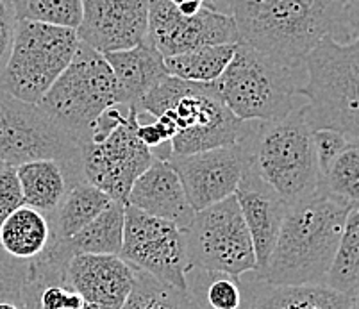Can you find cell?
<instances>
[{"mask_svg": "<svg viewBox=\"0 0 359 309\" xmlns=\"http://www.w3.org/2000/svg\"><path fill=\"white\" fill-rule=\"evenodd\" d=\"M344 2V25L347 40H359V0H341Z\"/></svg>", "mask_w": 359, "mask_h": 309, "instance_id": "cell-35", "label": "cell"}, {"mask_svg": "<svg viewBox=\"0 0 359 309\" xmlns=\"http://www.w3.org/2000/svg\"><path fill=\"white\" fill-rule=\"evenodd\" d=\"M191 309H197V308H194V305H191Z\"/></svg>", "mask_w": 359, "mask_h": 309, "instance_id": "cell-41", "label": "cell"}, {"mask_svg": "<svg viewBox=\"0 0 359 309\" xmlns=\"http://www.w3.org/2000/svg\"><path fill=\"white\" fill-rule=\"evenodd\" d=\"M18 20L43 22L77 29L81 24V0H11Z\"/></svg>", "mask_w": 359, "mask_h": 309, "instance_id": "cell-30", "label": "cell"}, {"mask_svg": "<svg viewBox=\"0 0 359 309\" xmlns=\"http://www.w3.org/2000/svg\"><path fill=\"white\" fill-rule=\"evenodd\" d=\"M67 281L99 309H120L129 297L135 268L113 254H79L68 261Z\"/></svg>", "mask_w": 359, "mask_h": 309, "instance_id": "cell-16", "label": "cell"}, {"mask_svg": "<svg viewBox=\"0 0 359 309\" xmlns=\"http://www.w3.org/2000/svg\"><path fill=\"white\" fill-rule=\"evenodd\" d=\"M304 68H293L238 41L233 60L211 83L215 95L241 120L273 122L302 106Z\"/></svg>", "mask_w": 359, "mask_h": 309, "instance_id": "cell-4", "label": "cell"}, {"mask_svg": "<svg viewBox=\"0 0 359 309\" xmlns=\"http://www.w3.org/2000/svg\"><path fill=\"white\" fill-rule=\"evenodd\" d=\"M135 270L186 291L184 229L126 204L123 243L118 254Z\"/></svg>", "mask_w": 359, "mask_h": 309, "instance_id": "cell-12", "label": "cell"}, {"mask_svg": "<svg viewBox=\"0 0 359 309\" xmlns=\"http://www.w3.org/2000/svg\"><path fill=\"white\" fill-rule=\"evenodd\" d=\"M188 270L247 275L257 272L256 252L234 195L197 211L184 227Z\"/></svg>", "mask_w": 359, "mask_h": 309, "instance_id": "cell-9", "label": "cell"}, {"mask_svg": "<svg viewBox=\"0 0 359 309\" xmlns=\"http://www.w3.org/2000/svg\"><path fill=\"white\" fill-rule=\"evenodd\" d=\"M351 207L316 193L288 206L263 274L270 286L324 284Z\"/></svg>", "mask_w": 359, "mask_h": 309, "instance_id": "cell-3", "label": "cell"}, {"mask_svg": "<svg viewBox=\"0 0 359 309\" xmlns=\"http://www.w3.org/2000/svg\"><path fill=\"white\" fill-rule=\"evenodd\" d=\"M38 106L79 143L106 109L129 106L104 54L81 41L74 60Z\"/></svg>", "mask_w": 359, "mask_h": 309, "instance_id": "cell-7", "label": "cell"}, {"mask_svg": "<svg viewBox=\"0 0 359 309\" xmlns=\"http://www.w3.org/2000/svg\"><path fill=\"white\" fill-rule=\"evenodd\" d=\"M0 309H24V305H22L20 302L0 301Z\"/></svg>", "mask_w": 359, "mask_h": 309, "instance_id": "cell-37", "label": "cell"}, {"mask_svg": "<svg viewBox=\"0 0 359 309\" xmlns=\"http://www.w3.org/2000/svg\"><path fill=\"white\" fill-rule=\"evenodd\" d=\"M138 125L140 109L130 104L123 122L102 142L81 145L84 179L111 200L127 202L135 181L156 159L152 151L140 142Z\"/></svg>", "mask_w": 359, "mask_h": 309, "instance_id": "cell-11", "label": "cell"}, {"mask_svg": "<svg viewBox=\"0 0 359 309\" xmlns=\"http://www.w3.org/2000/svg\"><path fill=\"white\" fill-rule=\"evenodd\" d=\"M149 38L165 57L204 45L238 43L236 22L227 13L202 8L182 15L168 0H149Z\"/></svg>", "mask_w": 359, "mask_h": 309, "instance_id": "cell-14", "label": "cell"}, {"mask_svg": "<svg viewBox=\"0 0 359 309\" xmlns=\"http://www.w3.org/2000/svg\"><path fill=\"white\" fill-rule=\"evenodd\" d=\"M234 197H236L245 226L249 229L250 240H252L257 261L256 274L261 275L266 268L288 206L250 168L241 177Z\"/></svg>", "mask_w": 359, "mask_h": 309, "instance_id": "cell-17", "label": "cell"}, {"mask_svg": "<svg viewBox=\"0 0 359 309\" xmlns=\"http://www.w3.org/2000/svg\"><path fill=\"white\" fill-rule=\"evenodd\" d=\"M238 43L204 45L177 56L165 57L166 70L172 77L190 83H213L224 74L233 60Z\"/></svg>", "mask_w": 359, "mask_h": 309, "instance_id": "cell-26", "label": "cell"}, {"mask_svg": "<svg viewBox=\"0 0 359 309\" xmlns=\"http://www.w3.org/2000/svg\"><path fill=\"white\" fill-rule=\"evenodd\" d=\"M109 202L111 198L88 181L72 186L50 218L54 240H68L79 233L91 220H95Z\"/></svg>", "mask_w": 359, "mask_h": 309, "instance_id": "cell-25", "label": "cell"}, {"mask_svg": "<svg viewBox=\"0 0 359 309\" xmlns=\"http://www.w3.org/2000/svg\"><path fill=\"white\" fill-rule=\"evenodd\" d=\"M16 27H18V16H16L11 0H0V74L4 70L13 50Z\"/></svg>", "mask_w": 359, "mask_h": 309, "instance_id": "cell-34", "label": "cell"}, {"mask_svg": "<svg viewBox=\"0 0 359 309\" xmlns=\"http://www.w3.org/2000/svg\"><path fill=\"white\" fill-rule=\"evenodd\" d=\"M247 139L231 147L188 156H170L168 161L177 172L195 213L234 195L241 177L250 168Z\"/></svg>", "mask_w": 359, "mask_h": 309, "instance_id": "cell-13", "label": "cell"}, {"mask_svg": "<svg viewBox=\"0 0 359 309\" xmlns=\"http://www.w3.org/2000/svg\"><path fill=\"white\" fill-rule=\"evenodd\" d=\"M299 88L304 118L311 129H332L359 138V40L327 38L304 61Z\"/></svg>", "mask_w": 359, "mask_h": 309, "instance_id": "cell-6", "label": "cell"}, {"mask_svg": "<svg viewBox=\"0 0 359 309\" xmlns=\"http://www.w3.org/2000/svg\"><path fill=\"white\" fill-rule=\"evenodd\" d=\"M40 159H55L84 179L79 143L38 104L0 90V163L20 167Z\"/></svg>", "mask_w": 359, "mask_h": 309, "instance_id": "cell-10", "label": "cell"}, {"mask_svg": "<svg viewBox=\"0 0 359 309\" xmlns=\"http://www.w3.org/2000/svg\"><path fill=\"white\" fill-rule=\"evenodd\" d=\"M238 41L293 68L327 38L348 41L341 0H229Z\"/></svg>", "mask_w": 359, "mask_h": 309, "instance_id": "cell-1", "label": "cell"}, {"mask_svg": "<svg viewBox=\"0 0 359 309\" xmlns=\"http://www.w3.org/2000/svg\"><path fill=\"white\" fill-rule=\"evenodd\" d=\"M29 261L11 258L0 247V301L20 302L29 277Z\"/></svg>", "mask_w": 359, "mask_h": 309, "instance_id": "cell-31", "label": "cell"}, {"mask_svg": "<svg viewBox=\"0 0 359 309\" xmlns=\"http://www.w3.org/2000/svg\"><path fill=\"white\" fill-rule=\"evenodd\" d=\"M140 115L163 120L174 131L170 156L231 147L250 138L257 120H241L215 95L211 83L166 77L136 104Z\"/></svg>", "mask_w": 359, "mask_h": 309, "instance_id": "cell-2", "label": "cell"}, {"mask_svg": "<svg viewBox=\"0 0 359 309\" xmlns=\"http://www.w3.org/2000/svg\"><path fill=\"white\" fill-rule=\"evenodd\" d=\"M240 277L190 268L186 272V295L197 309H249L250 286Z\"/></svg>", "mask_w": 359, "mask_h": 309, "instance_id": "cell-23", "label": "cell"}, {"mask_svg": "<svg viewBox=\"0 0 359 309\" xmlns=\"http://www.w3.org/2000/svg\"><path fill=\"white\" fill-rule=\"evenodd\" d=\"M250 170L269 184L286 206L299 204L318 193L320 170L316 163L313 129L302 106L273 122H257L247 139Z\"/></svg>", "mask_w": 359, "mask_h": 309, "instance_id": "cell-5", "label": "cell"}, {"mask_svg": "<svg viewBox=\"0 0 359 309\" xmlns=\"http://www.w3.org/2000/svg\"><path fill=\"white\" fill-rule=\"evenodd\" d=\"M126 204L175 224L181 229L188 227L195 217L181 179L168 159H154V163L135 181Z\"/></svg>", "mask_w": 359, "mask_h": 309, "instance_id": "cell-18", "label": "cell"}, {"mask_svg": "<svg viewBox=\"0 0 359 309\" xmlns=\"http://www.w3.org/2000/svg\"><path fill=\"white\" fill-rule=\"evenodd\" d=\"M16 172L24 191L25 206L38 210L48 218L54 217L68 190L84 181L55 159L24 163L16 167Z\"/></svg>", "mask_w": 359, "mask_h": 309, "instance_id": "cell-20", "label": "cell"}, {"mask_svg": "<svg viewBox=\"0 0 359 309\" xmlns=\"http://www.w3.org/2000/svg\"><path fill=\"white\" fill-rule=\"evenodd\" d=\"M24 204V191L16 167L0 163V226Z\"/></svg>", "mask_w": 359, "mask_h": 309, "instance_id": "cell-32", "label": "cell"}, {"mask_svg": "<svg viewBox=\"0 0 359 309\" xmlns=\"http://www.w3.org/2000/svg\"><path fill=\"white\" fill-rule=\"evenodd\" d=\"M168 2L170 4H174L175 8L181 4H184V2H197V4L205 6V8H211V9H217V6H218V0H168Z\"/></svg>", "mask_w": 359, "mask_h": 309, "instance_id": "cell-36", "label": "cell"}, {"mask_svg": "<svg viewBox=\"0 0 359 309\" xmlns=\"http://www.w3.org/2000/svg\"><path fill=\"white\" fill-rule=\"evenodd\" d=\"M77 34L100 54L135 47L149 38V0H81Z\"/></svg>", "mask_w": 359, "mask_h": 309, "instance_id": "cell-15", "label": "cell"}, {"mask_svg": "<svg viewBox=\"0 0 359 309\" xmlns=\"http://www.w3.org/2000/svg\"><path fill=\"white\" fill-rule=\"evenodd\" d=\"M79 45L77 29L18 20L13 50L0 74V90L38 104L67 70Z\"/></svg>", "mask_w": 359, "mask_h": 309, "instance_id": "cell-8", "label": "cell"}, {"mask_svg": "<svg viewBox=\"0 0 359 309\" xmlns=\"http://www.w3.org/2000/svg\"><path fill=\"white\" fill-rule=\"evenodd\" d=\"M348 138L332 129H313V145H315L316 163H318L320 175L324 174L338 154L345 149Z\"/></svg>", "mask_w": 359, "mask_h": 309, "instance_id": "cell-33", "label": "cell"}, {"mask_svg": "<svg viewBox=\"0 0 359 309\" xmlns=\"http://www.w3.org/2000/svg\"><path fill=\"white\" fill-rule=\"evenodd\" d=\"M320 193L347 207H359V138L348 139L345 149L320 175Z\"/></svg>", "mask_w": 359, "mask_h": 309, "instance_id": "cell-28", "label": "cell"}, {"mask_svg": "<svg viewBox=\"0 0 359 309\" xmlns=\"http://www.w3.org/2000/svg\"><path fill=\"white\" fill-rule=\"evenodd\" d=\"M122 88L127 104H138L145 93L170 77L165 64V56L156 45L145 38L142 43L123 50L104 54Z\"/></svg>", "mask_w": 359, "mask_h": 309, "instance_id": "cell-19", "label": "cell"}, {"mask_svg": "<svg viewBox=\"0 0 359 309\" xmlns=\"http://www.w3.org/2000/svg\"><path fill=\"white\" fill-rule=\"evenodd\" d=\"M227 2V13H229V0H225Z\"/></svg>", "mask_w": 359, "mask_h": 309, "instance_id": "cell-40", "label": "cell"}, {"mask_svg": "<svg viewBox=\"0 0 359 309\" xmlns=\"http://www.w3.org/2000/svg\"><path fill=\"white\" fill-rule=\"evenodd\" d=\"M348 309H359V294L352 295L351 302H348Z\"/></svg>", "mask_w": 359, "mask_h": 309, "instance_id": "cell-38", "label": "cell"}, {"mask_svg": "<svg viewBox=\"0 0 359 309\" xmlns=\"http://www.w3.org/2000/svg\"><path fill=\"white\" fill-rule=\"evenodd\" d=\"M123 226H126V202L111 200L106 210L91 220L84 229L60 240L70 258L79 254H113L118 256L123 243Z\"/></svg>", "mask_w": 359, "mask_h": 309, "instance_id": "cell-24", "label": "cell"}, {"mask_svg": "<svg viewBox=\"0 0 359 309\" xmlns=\"http://www.w3.org/2000/svg\"><path fill=\"white\" fill-rule=\"evenodd\" d=\"M54 240L50 218L38 210L22 206L0 226V247L18 261H34Z\"/></svg>", "mask_w": 359, "mask_h": 309, "instance_id": "cell-22", "label": "cell"}, {"mask_svg": "<svg viewBox=\"0 0 359 309\" xmlns=\"http://www.w3.org/2000/svg\"><path fill=\"white\" fill-rule=\"evenodd\" d=\"M217 9L222 13H227V2H225V0H218ZM227 15H229V13H227Z\"/></svg>", "mask_w": 359, "mask_h": 309, "instance_id": "cell-39", "label": "cell"}, {"mask_svg": "<svg viewBox=\"0 0 359 309\" xmlns=\"http://www.w3.org/2000/svg\"><path fill=\"white\" fill-rule=\"evenodd\" d=\"M120 309H191V302L186 291L135 270L133 289Z\"/></svg>", "mask_w": 359, "mask_h": 309, "instance_id": "cell-29", "label": "cell"}, {"mask_svg": "<svg viewBox=\"0 0 359 309\" xmlns=\"http://www.w3.org/2000/svg\"><path fill=\"white\" fill-rule=\"evenodd\" d=\"M324 284L347 297L359 294V207H352L347 213L338 250Z\"/></svg>", "mask_w": 359, "mask_h": 309, "instance_id": "cell-27", "label": "cell"}, {"mask_svg": "<svg viewBox=\"0 0 359 309\" xmlns=\"http://www.w3.org/2000/svg\"><path fill=\"white\" fill-rule=\"evenodd\" d=\"M351 297L327 284L270 286L256 274L249 309H348Z\"/></svg>", "mask_w": 359, "mask_h": 309, "instance_id": "cell-21", "label": "cell"}]
</instances>
